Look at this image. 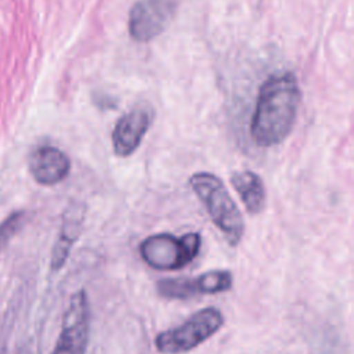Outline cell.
<instances>
[{
  "label": "cell",
  "mask_w": 354,
  "mask_h": 354,
  "mask_svg": "<svg viewBox=\"0 0 354 354\" xmlns=\"http://www.w3.org/2000/svg\"><path fill=\"white\" fill-rule=\"evenodd\" d=\"M15 354H29V351L26 350V348H21L18 353H15Z\"/></svg>",
  "instance_id": "4fadbf2b"
},
{
  "label": "cell",
  "mask_w": 354,
  "mask_h": 354,
  "mask_svg": "<svg viewBox=\"0 0 354 354\" xmlns=\"http://www.w3.org/2000/svg\"><path fill=\"white\" fill-rule=\"evenodd\" d=\"M91 311L84 289L76 290L64 311L61 332L51 354H86Z\"/></svg>",
  "instance_id": "5b68a950"
},
{
  "label": "cell",
  "mask_w": 354,
  "mask_h": 354,
  "mask_svg": "<svg viewBox=\"0 0 354 354\" xmlns=\"http://www.w3.org/2000/svg\"><path fill=\"white\" fill-rule=\"evenodd\" d=\"M178 0H138L129 14V33L136 41L159 36L173 19Z\"/></svg>",
  "instance_id": "52a82bcc"
},
{
  "label": "cell",
  "mask_w": 354,
  "mask_h": 354,
  "mask_svg": "<svg viewBox=\"0 0 354 354\" xmlns=\"http://www.w3.org/2000/svg\"><path fill=\"white\" fill-rule=\"evenodd\" d=\"M153 120V111L147 104H140L126 112L115 124L112 145L118 156H130L141 144Z\"/></svg>",
  "instance_id": "ba28073f"
},
{
  "label": "cell",
  "mask_w": 354,
  "mask_h": 354,
  "mask_svg": "<svg viewBox=\"0 0 354 354\" xmlns=\"http://www.w3.org/2000/svg\"><path fill=\"white\" fill-rule=\"evenodd\" d=\"M231 184L248 213L259 214L263 212L266 206V189L261 178L254 171H235L231 176Z\"/></svg>",
  "instance_id": "8fae6325"
},
{
  "label": "cell",
  "mask_w": 354,
  "mask_h": 354,
  "mask_svg": "<svg viewBox=\"0 0 354 354\" xmlns=\"http://www.w3.org/2000/svg\"><path fill=\"white\" fill-rule=\"evenodd\" d=\"M300 102L297 79L290 72L271 75L259 90L250 120L256 145L268 148L282 142L292 131Z\"/></svg>",
  "instance_id": "6da1fadb"
},
{
  "label": "cell",
  "mask_w": 354,
  "mask_h": 354,
  "mask_svg": "<svg viewBox=\"0 0 354 354\" xmlns=\"http://www.w3.org/2000/svg\"><path fill=\"white\" fill-rule=\"evenodd\" d=\"M223 325L224 315L217 307H203L183 324L159 332L153 346L160 354H185L214 336Z\"/></svg>",
  "instance_id": "3957f363"
},
{
  "label": "cell",
  "mask_w": 354,
  "mask_h": 354,
  "mask_svg": "<svg viewBox=\"0 0 354 354\" xmlns=\"http://www.w3.org/2000/svg\"><path fill=\"white\" fill-rule=\"evenodd\" d=\"M29 170L39 184L55 185L69 174L71 160L59 148L40 145L29 158Z\"/></svg>",
  "instance_id": "9c48e42d"
},
{
  "label": "cell",
  "mask_w": 354,
  "mask_h": 354,
  "mask_svg": "<svg viewBox=\"0 0 354 354\" xmlns=\"http://www.w3.org/2000/svg\"><path fill=\"white\" fill-rule=\"evenodd\" d=\"M24 212H15L0 223V253L4 250L10 239L17 234L24 223Z\"/></svg>",
  "instance_id": "7c38bea8"
},
{
  "label": "cell",
  "mask_w": 354,
  "mask_h": 354,
  "mask_svg": "<svg viewBox=\"0 0 354 354\" xmlns=\"http://www.w3.org/2000/svg\"><path fill=\"white\" fill-rule=\"evenodd\" d=\"M199 232H187L180 236L159 232L141 241L138 252L147 266L156 271H177L192 263L201 252Z\"/></svg>",
  "instance_id": "277c9868"
},
{
  "label": "cell",
  "mask_w": 354,
  "mask_h": 354,
  "mask_svg": "<svg viewBox=\"0 0 354 354\" xmlns=\"http://www.w3.org/2000/svg\"><path fill=\"white\" fill-rule=\"evenodd\" d=\"M84 214L86 207L82 203H72L65 209L59 234L51 252L50 267L53 271H59L65 266L69 253L82 232Z\"/></svg>",
  "instance_id": "30bf717a"
},
{
  "label": "cell",
  "mask_w": 354,
  "mask_h": 354,
  "mask_svg": "<svg viewBox=\"0 0 354 354\" xmlns=\"http://www.w3.org/2000/svg\"><path fill=\"white\" fill-rule=\"evenodd\" d=\"M234 285V277L228 270H209L195 278L177 277L158 281L156 290L166 299H191L202 295H217L228 292Z\"/></svg>",
  "instance_id": "8992f818"
},
{
  "label": "cell",
  "mask_w": 354,
  "mask_h": 354,
  "mask_svg": "<svg viewBox=\"0 0 354 354\" xmlns=\"http://www.w3.org/2000/svg\"><path fill=\"white\" fill-rule=\"evenodd\" d=\"M189 185L227 242L236 246L243 236L245 223L224 183L212 173L199 171L191 176Z\"/></svg>",
  "instance_id": "7a4b0ae2"
}]
</instances>
